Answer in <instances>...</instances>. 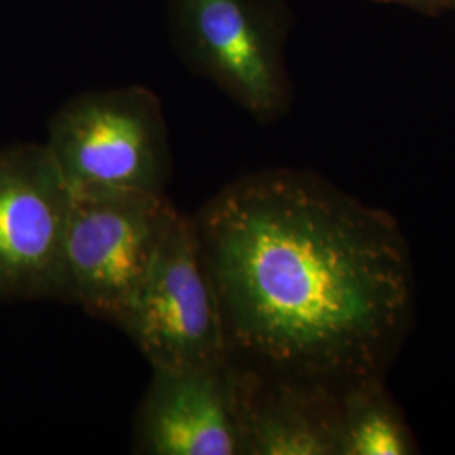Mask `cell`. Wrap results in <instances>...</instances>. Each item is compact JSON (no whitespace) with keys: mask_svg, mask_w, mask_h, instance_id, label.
Here are the masks:
<instances>
[{"mask_svg":"<svg viewBox=\"0 0 455 455\" xmlns=\"http://www.w3.org/2000/svg\"><path fill=\"white\" fill-rule=\"evenodd\" d=\"M417 452L413 435L385 390L383 378L366 379L342 391L339 455Z\"/></svg>","mask_w":455,"mask_h":455,"instance_id":"9c48e42d","label":"cell"},{"mask_svg":"<svg viewBox=\"0 0 455 455\" xmlns=\"http://www.w3.org/2000/svg\"><path fill=\"white\" fill-rule=\"evenodd\" d=\"M250 370L212 366L154 370L135 420L133 452L240 455L246 443Z\"/></svg>","mask_w":455,"mask_h":455,"instance_id":"52a82bcc","label":"cell"},{"mask_svg":"<svg viewBox=\"0 0 455 455\" xmlns=\"http://www.w3.org/2000/svg\"><path fill=\"white\" fill-rule=\"evenodd\" d=\"M73 195L46 144L0 147V300L73 302Z\"/></svg>","mask_w":455,"mask_h":455,"instance_id":"277c9868","label":"cell"},{"mask_svg":"<svg viewBox=\"0 0 455 455\" xmlns=\"http://www.w3.org/2000/svg\"><path fill=\"white\" fill-rule=\"evenodd\" d=\"M341 395L250 370L244 454L339 455Z\"/></svg>","mask_w":455,"mask_h":455,"instance_id":"ba28073f","label":"cell"},{"mask_svg":"<svg viewBox=\"0 0 455 455\" xmlns=\"http://www.w3.org/2000/svg\"><path fill=\"white\" fill-rule=\"evenodd\" d=\"M120 329L152 370L229 359L220 300L191 218L178 214Z\"/></svg>","mask_w":455,"mask_h":455,"instance_id":"5b68a950","label":"cell"},{"mask_svg":"<svg viewBox=\"0 0 455 455\" xmlns=\"http://www.w3.org/2000/svg\"><path fill=\"white\" fill-rule=\"evenodd\" d=\"M44 144L71 195L165 193L172 174L161 100L139 84L68 100Z\"/></svg>","mask_w":455,"mask_h":455,"instance_id":"7a4b0ae2","label":"cell"},{"mask_svg":"<svg viewBox=\"0 0 455 455\" xmlns=\"http://www.w3.org/2000/svg\"><path fill=\"white\" fill-rule=\"evenodd\" d=\"M178 214L165 193L73 195L66 235L73 302L120 327Z\"/></svg>","mask_w":455,"mask_h":455,"instance_id":"3957f363","label":"cell"},{"mask_svg":"<svg viewBox=\"0 0 455 455\" xmlns=\"http://www.w3.org/2000/svg\"><path fill=\"white\" fill-rule=\"evenodd\" d=\"M193 223L229 359L338 391L383 378L413 307L408 244L388 212L270 169L229 182Z\"/></svg>","mask_w":455,"mask_h":455,"instance_id":"6da1fadb","label":"cell"},{"mask_svg":"<svg viewBox=\"0 0 455 455\" xmlns=\"http://www.w3.org/2000/svg\"><path fill=\"white\" fill-rule=\"evenodd\" d=\"M169 28L182 61L260 120L287 103L275 28L255 0H169Z\"/></svg>","mask_w":455,"mask_h":455,"instance_id":"8992f818","label":"cell"}]
</instances>
